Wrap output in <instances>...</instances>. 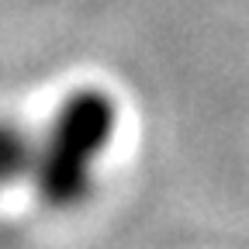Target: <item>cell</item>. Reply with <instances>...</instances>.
Returning <instances> with one entry per match:
<instances>
[{"label":"cell","mask_w":249,"mask_h":249,"mask_svg":"<svg viewBox=\"0 0 249 249\" xmlns=\"http://www.w3.org/2000/svg\"><path fill=\"white\" fill-rule=\"evenodd\" d=\"M114 128H118V104L111 93L90 87L62 101L45 135L38 139V156L35 170H31L42 204L66 211L90 194L97 160L111 145Z\"/></svg>","instance_id":"6da1fadb"},{"label":"cell","mask_w":249,"mask_h":249,"mask_svg":"<svg viewBox=\"0 0 249 249\" xmlns=\"http://www.w3.org/2000/svg\"><path fill=\"white\" fill-rule=\"evenodd\" d=\"M38 139L14 121H0V187L24 180L35 170Z\"/></svg>","instance_id":"7a4b0ae2"}]
</instances>
